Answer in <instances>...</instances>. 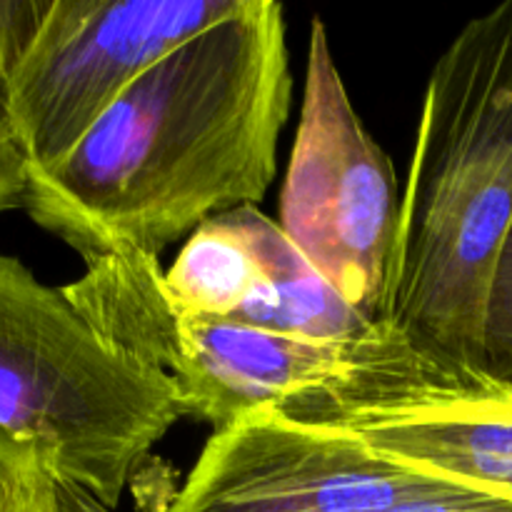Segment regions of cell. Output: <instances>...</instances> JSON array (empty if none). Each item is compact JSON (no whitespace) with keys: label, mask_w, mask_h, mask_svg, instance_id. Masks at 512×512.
Instances as JSON below:
<instances>
[{"label":"cell","mask_w":512,"mask_h":512,"mask_svg":"<svg viewBox=\"0 0 512 512\" xmlns=\"http://www.w3.org/2000/svg\"><path fill=\"white\" fill-rule=\"evenodd\" d=\"M63 290L110 343L168 378L188 415L215 430L323 383L348 348L190 313L170 293L158 255H105Z\"/></svg>","instance_id":"4"},{"label":"cell","mask_w":512,"mask_h":512,"mask_svg":"<svg viewBox=\"0 0 512 512\" xmlns=\"http://www.w3.org/2000/svg\"><path fill=\"white\" fill-rule=\"evenodd\" d=\"M0 512H115L75 483L55 478L38 455L0 458Z\"/></svg>","instance_id":"10"},{"label":"cell","mask_w":512,"mask_h":512,"mask_svg":"<svg viewBox=\"0 0 512 512\" xmlns=\"http://www.w3.org/2000/svg\"><path fill=\"white\" fill-rule=\"evenodd\" d=\"M245 0H53L3 108L30 170L78 145L135 78Z\"/></svg>","instance_id":"7"},{"label":"cell","mask_w":512,"mask_h":512,"mask_svg":"<svg viewBox=\"0 0 512 512\" xmlns=\"http://www.w3.org/2000/svg\"><path fill=\"white\" fill-rule=\"evenodd\" d=\"M30 168L15 140L13 128L5 115L3 98H0V213L13 208H23L28 193Z\"/></svg>","instance_id":"13"},{"label":"cell","mask_w":512,"mask_h":512,"mask_svg":"<svg viewBox=\"0 0 512 512\" xmlns=\"http://www.w3.org/2000/svg\"><path fill=\"white\" fill-rule=\"evenodd\" d=\"M483 375L512 390V225L500 248L485 305Z\"/></svg>","instance_id":"11"},{"label":"cell","mask_w":512,"mask_h":512,"mask_svg":"<svg viewBox=\"0 0 512 512\" xmlns=\"http://www.w3.org/2000/svg\"><path fill=\"white\" fill-rule=\"evenodd\" d=\"M430 475L512 500V390L450 370L373 323L330 378L275 405Z\"/></svg>","instance_id":"5"},{"label":"cell","mask_w":512,"mask_h":512,"mask_svg":"<svg viewBox=\"0 0 512 512\" xmlns=\"http://www.w3.org/2000/svg\"><path fill=\"white\" fill-rule=\"evenodd\" d=\"M180 418L168 378L110 343L63 288L0 255V458L38 455L115 510Z\"/></svg>","instance_id":"3"},{"label":"cell","mask_w":512,"mask_h":512,"mask_svg":"<svg viewBox=\"0 0 512 512\" xmlns=\"http://www.w3.org/2000/svg\"><path fill=\"white\" fill-rule=\"evenodd\" d=\"M290 238L258 205L215 215L188 235L165 283L185 310L203 318L233 320L273 280Z\"/></svg>","instance_id":"9"},{"label":"cell","mask_w":512,"mask_h":512,"mask_svg":"<svg viewBox=\"0 0 512 512\" xmlns=\"http://www.w3.org/2000/svg\"><path fill=\"white\" fill-rule=\"evenodd\" d=\"M290 100L283 5L245 0L135 78L58 163L30 170L23 208L85 265L160 255L265 198Z\"/></svg>","instance_id":"1"},{"label":"cell","mask_w":512,"mask_h":512,"mask_svg":"<svg viewBox=\"0 0 512 512\" xmlns=\"http://www.w3.org/2000/svg\"><path fill=\"white\" fill-rule=\"evenodd\" d=\"M463 488L270 405L215 430L163 512H388Z\"/></svg>","instance_id":"8"},{"label":"cell","mask_w":512,"mask_h":512,"mask_svg":"<svg viewBox=\"0 0 512 512\" xmlns=\"http://www.w3.org/2000/svg\"><path fill=\"white\" fill-rule=\"evenodd\" d=\"M512 225V0L433 65L400 203L383 323L425 358L483 373V323Z\"/></svg>","instance_id":"2"},{"label":"cell","mask_w":512,"mask_h":512,"mask_svg":"<svg viewBox=\"0 0 512 512\" xmlns=\"http://www.w3.org/2000/svg\"><path fill=\"white\" fill-rule=\"evenodd\" d=\"M400 203L393 163L353 108L328 30L315 18L300 125L280 195V228L370 323L383 310Z\"/></svg>","instance_id":"6"},{"label":"cell","mask_w":512,"mask_h":512,"mask_svg":"<svg viewBox=\"0 0 512 512\" xmlns=\"http://www.w3.org/2000/svg\"><path fill=\"white\" fill-rule=\"evenodd\" d=\"M53 0H0V98L38 38Z\"/></svg>","instance_id":"12"}]
</instances>
